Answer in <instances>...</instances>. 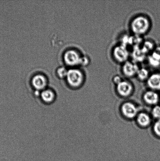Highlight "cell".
I'll return each mask as SVG.
<instances>
[{
  "label": "cell",
  "mask_w": 160,
  "mask_h": 161,
  "mask_svg": "<svg viewBox=\"0 0 160 161\" xmlns=\"http://www.w3.org/2000/svg\"><path fill=\"white\" fill-rule=\"evenodd\" d=\"M139 69L137 63L134 61H128L123 64L122 73L126 78H132L137 75Z\"/></svg>",
  "instance_id": "277c9868"
},
{
  "label": "cell",
  "mask_w": 160,
  "mask_h": 161,
  "mask_svg": "<svg viewBox=\"0 0 160 161\" xmlns=\"http://www.w3.org/2000/svg\"><path fill=\"white\" fill-rule=\"evenodd\" d=\"M160 102V100H159Z\"/></svg>",
  "instance_id": "44dd1931"
},
{
  "label": "cell",
  "mask_w": 160,
  "mask_h": 161,
  "mask_svg": "<svg viewBox=\"0 0 160 161\" xmlns=\"http://www.w3.org/2000/svg\"><path fill=\"white\" fill-rule=\"evenodd\" d=\"M152 115L157 120L160 119V105H157L152 110Z\"/></svg>",
  "instance_id": "2e32d148"
},
{
  "label": "cell",
  "mask_w": 160,
  "mask_h": 161,
  "mask_svg": "<svg viewBox=\"0 0 160 161\" xmlns=\"http://www.w3.org/2000/svg\"><path fill=\"white\" fill-rule=\"evenodd\" d=\"M150 56L153 59L160 62V47H157Z\"/></svg>",
  "instance_id": "e0dca14e"
},
{
  "label": "cell",
  "mask_w": 160,
  "mask_h": 161,
  "mask_svg": "<svg viewBox=\"0 0 160 161\" xmlns=\"http://www.w3.org/2000/svg\"><path fill=\"white\" fill-rule=\"evenodd\" d=\"M143 98L147 103L151 105H156L160 100L159 95L154 91L146 92L144 94Z\"/></svg>",
  "instance_id": "8fae6325"
},
{
  "label": "cell",
  "mask_w": 160,
  "mask_h": 161,
  "mask_svg": "<svg viewBox=\"0 0 160 161\" xmlns=\"http://www.w3.org/2000/svg\"><path fill=\"white\" fill-rule=\"evenodd\" d=\"M112 56L114 59L119 64H123L128 61L129 53L127 47L121 44L114 47L112 50Z\"/></svg>",
  "instance_id": "3957f363"
},
{
  "label": "cell",
  "mask_w": 160,
  "mask_h": 161,
  "mask_svg": "<svg viewBox=\"0 0 160 161\" xmlns=\"http://www.w3.org/2000/svg\"><path fill=\"white\" fill-rule=\"evenodd\" d=\"M48 84V81L46 77L40 74L34 75L31 80L33 87L38 93L46 89Z\"/></svg>",
  "instance_id": "5b68a950"
},
{
  "label": "cell",
  "mask_w": 160,
  "mask_h": 161,
  "mask_svg": "<svg viewBox=\"0 0 160 161\" xmlns=\"http://www.w3.org/2000/svg\"><path fill=\"white\" fill-rule=\"evenodd\" d=\"M153 45L152 43L150 41H148L144 42V45L142 49L144 53L146 54L150 52L153 49Z\"/></svg>",
  "instance_id": "5bb4252c"
},
{
  "label": "cell",
  "mask_w": 160,
  "mask_h": 161,
  "mask_svg": "<svg viewBox=\"0 0 160 161\" xmlns=\"http://www.w3.org/2000/svg\"><path fill=\"white\" fill-rule=\"evenodd\" d=\"M82 56L77 51L70 50L65 52L64 55V59L66 64L70 65L80 64Z\"/></svg>",
  "instance_id": "52a82bcc"
},
{
  "label": "cell",
  "mask_w": 160,
  "mask_h": 161,
  "mask_svg": "<svg viewBox=\"0 0 160 161\" xmlns=\"http://www.w3.org/2000/svg\"><path fill=\"white\" fill-rule=\"evenodd\" d=\"M39 97L42 103L45 105H50L55 102L56 94L53 90L46 88L40 92Z\"/></svg>",
  "instance_id": "8992f818"
},
{
  "label": "cell",
  "mask_w": 160,
  "mask_h": 161,
  "mask_svg": "<svg viewBox=\"0 0 160 161\" xmlns=\"http://www.w3.org/2000/svg\"><path fill=\"white\" fill-rule=\"evenodd\" d=\"M147 84L153 91L160 90V74L153 73L150 75L147 80Z\"/></svg>",
  "instance_id": "30bf717a"
},
{
  "label": "cell",
  "mask_w": 160,
  "mask_h": 161,
  "mask_svg": "<svg viewBox=\"0 0 160 161\" xmlns=\"http://www.w3.org/2000/svg\"><path fill=\"white\" fill-rule=\"evenodd\" d=\"M151 23L148 17L144 15L134 17L130 24V28L133 34L140 36L146 34L150 31Z\"/></svg>",
  "instance_id": "6da1fadb"
},
{
  "label": "cell",
  "mask_w": 160,
  "mask_h": 161,
  "mask_svg": "<svg viewBox=\"0 0 160 161\" xmlns=\"http://www.w3.org/2000/svg\"><path fill=\"white\" fill-rule=\"evenodd\" d=\"M123 80V79L119 75H115L112 78L113 82L116 85L120 83Z\"/></svg>",
  "instance_id": "ffe728a7"
},
{
  "label": "cell",
  "mask_w": 160,
  "mask_h": 161,
  "mask_svg": "<svg viewBox=\"0 0 160 161\" xmlns=\"http://www.w3.org/2000/svg\"><path fill=\"white\" fill-rule=\"evenodd\" d=\"M137 121L139 125L142 127H146L150 124L151 119L150 116L147 114L142 113L138 115Z\"/></svg>",
  "instance_id": "7c38bea8"
},
{
  "label": "cell",
  "mask_w": 160,
  "mask_h": 161,
  "mask_svg": "<svg viewBox=\"0 0 160 161\" xmlns=\"http://www.w3.org/2000/svg\"><path fill=\"white\" fill-rule=\"evenodd\" d=\"M89 63H90V59L88 57L83 56L81 57L80 64L82 66H86L88 65Z\"/></svg>",
  "instance_id": "d6986e66"
},
{
  "label": "cell",
  "mask_w": 160,
  "mask_h": 161,
  "mask_svg": "<svg viewBox=\"0 0 160 161\" xmlns=\"http://www.w3.org/2000/svg\"><path fill=\"white\" fill-rule=\"evenodd\" d=\"M123 114L126 118H132L137 114L138 109L137 107L131 102H126L121 107Z\"/></svg>",
  "instance_id": "9c48e42d"
},
{
  "label": "cell",
  "mask_w": 160,
  "mask_h": 161,
  "mask_svg": "<svg viewBox=\"0 0 160 161\" xmlns=\"http://www.w3.org/2000/svg\"><path fill=\"white\" fill-rule=\"evenodd\" d=\"M67 72L68 70L63 67L59 68L56 71L58 76L61 78H64L66 77Z\"/></svg>",
  "instance_id": "9a60e30c"
},
{
  "label": "cell",
  "mask_w": 160,
  "mask_h": 161,
  "mask_svg": "<svg viewBox=\"0 0 160 161\" xmlns=\"http://www.w3.org/2000/svg\"><path fill=\"white\" fill-rule=\"evenodd\" d=\"M153 130L155 134L160 138V119L157 120L154 123Z\"/></svg>",
  "instance_id": "ac0fdd59"
},
{
  "label": "cell",
  "mask_w": 160,
  "mask_h": 161,
  "mask_svg": "<svg viewBox=\"0 0 160 161\" xmlns=\"http://www.w3.org/2000/svg\"><path fill=\"white\" fill-rule=\"evenodd\" d=\"M66 78L69 86L75 89L80 87L84 80V74L78 69H71L68 70Z\"/></svg>",
  "instance_id": "7a4b0ae2"
},
{
  "label": "cell",
  "mask_w": 160,
  "mask_h": 161,
  "mask_svg": "<svg viewBox=\"0 0 160 161\" xmlns=\"http://www.w3.org/2000/svg\"><path fill=\"white\" fill-rule=\"evenodd\" d=\"M150 75L148 69L145 68H142L139 69L136 76L138 80L143 81V80H147Z\"/></svg>",
  "instance_id": "4fadbf2b"
},
{
  "label": "cell",
  "mask_w": 160,
  "mask_h": 161,
  "mask_svg": "<svg viewBox=\"0 0 160 161\" xmlns=\"http://www.w3.org/2000/svg\"><path fill=\"white\" fill-rule=\"evenodd\" d=\"M133 86L131 82L123 80L116 85V90L120 95L127 96L131 94L133 91Z\"/></svg>",
  "instance_id": "ba28073f"
}]
</instances>
